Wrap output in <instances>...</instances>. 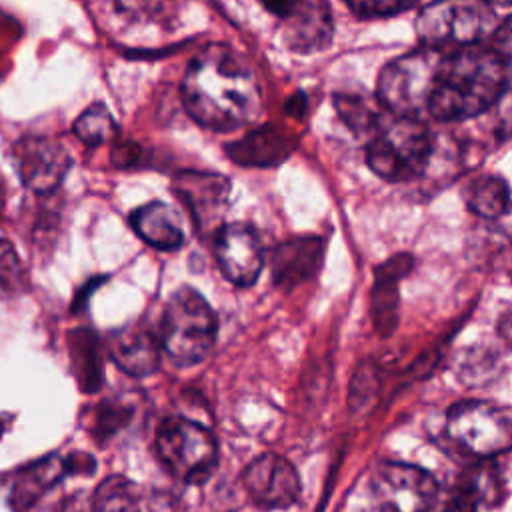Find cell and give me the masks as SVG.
Segmentation results:
<instances>
[{"label": "cell", "mask_w": 512, "mask_h": 512, "mask_svg": "<svg viewBox=\"0 0 512 512\" xmlns=\"http://www.w3.org/2000/svg\"><path fill=\"white\" fill-rule=\"evenodd\" d=\"M506 82V58L492 46H420L382 68L378 90L398 116L456 122L492 108L504 96Z\"/></svg>", "instance_id": "cell-1"}, {"label": "cell", "mask_w": 512, "mask_h": 512, "mask_svg": "<svg viewBox=\"0 0 512 512\" xmlns=\"http://www.w3.org/2000/svg\"><path fill=\"white\" fill-rule=\"evenodd\" d=\"M186 112L204 128L228 132L254 122L262 108L252 68L226 46L198 52L182 78Z\"/></svg>", "instance_id": "cell-2"}, {"label": "cell", "mask_w": 512, "mask_h": 512, "mask_svg": "<svg viewBox=\"0 0 512 512\" xmlns=\"http://www.w3.org/2000/svg\"><path fill=\"white\" fill-rule=\"evenodd\" d=\"M500 18L488 0H436L416 18L420 46L454 50L492 42Z\"/></svg>", "instance_id": "cell-3"}, {"label": "cell", "mask_w": 512, "mask_h": 512, "mask_svg": "<svg viewBox=\"0 0 512 512\" xmlns=\"http://www.w3.org/2000/svg\"><path fill=\"white\" fill-rule=\"evenodd\" d=\"M434 138L426 122L412 116H396L376 130L366 146L368 168L386 182L418 178L430 164Z\"/></svg>", "instance_id": "cell-4"}, {"label": "cell", "mask_w": 512, "mask_h": 512, "mask_svg": "<svg viewBox=\"0 0 512 512\" xmlns=\"http://www.w3.org/2000/svg\"><path fill=\"white\" fill-rule=\"evenodd\" d=\"M216 316L208 300L194 288H178L164 310L162 346L178 364L200 362L214 346Z\"/></svg>", "instance_id": "cell-5"}, {"label": "cell", "mask_w": 512, "mask_h": 512, "mask_svg": "<svg viewBox=\"0 0 512 512\" xmlns=\"http://www.w3.org/2000/svg\"><path fill=\"white\" fill-rule=\"evenodd\" d=\"M446 432L472 456H498L512 450V408L490 400H462L448 410Z\"/></svg>", "instance_id": "cell-6"}, {"label": "cell", "mask_w": 512, "mask_h": 512, "mask_svg": "<svg viewBox=\"0 0 512 512\" xmlns=\"http://www.w3.org/2000/svg\"><path fill=\"white\" fill-rule=\"evenodd\" d=\"M154 446L164 466L176 478L190 484L204 482L218 462V448L212 432L182 416L166 418L158 426Z\"/></svg>", "instance_id": "cell-7"}, {"label": "cell", "mask_w": 512, "mask_h": 512, "mask_svg": "<svg viewBox=\"0 0 512 512\" xmlns=\"http://www.w3.org/2000/svg\"><path fill=\"white\" fill-rule=\"evenodd\" d=\"M372 490L390 512H430L438 498L436 478L406 462H382L372 474Z\"/></svg>", "instance_id": "cell-8"}, {"label": "cell", "mask_w": 512, "mask_h": 512, "mask_svg": "<svg viewBox=\"0 0 512 512\" xmlns=\"http://www.w3.org/2000/svg\"><path fill=\"white\" fill-rule=\"evenodd\" d=\"M12 156L22 184L36 194L54 192L72 166L68 150L48 136L20 138Z\"/></svg>", "instance_id": "cell-9"}, {"label": "cell", "mask_w": 512, "mask_h": 512, "mask_svg": "<svg viewBox=\"0 0 512 512\" xmlns=\"http://www.w3.org/2000/svg\"><path fill=\"white\" fill-rule=\"evenodd\" d=\"M174 194L188 208L198 230H218L228 208L230 180L214 172L184 170L172 180Z\"/></svg>", "instance_id": "cell-10"}, {"label": "cell", "mask_w": 512, "mask_h": 512, "mask_svg": "<svg viewBox=\"0 0 512 512\" xmlns=\"http://www.w3.org/2000/svg\"><path fill=\"white\" fill-rule=\"evenodd\" d=\"M242 482L250 500L266 510L288 508L300 496L296 468L286 458L270 452L260 454L246 466Z\"/></svg>", "instance_id": "cell-11"}, {"label": "cell", "mask_w": 512, "mask_h": 512, "mask_svg": "<svg viewBox=\"0 0 512 512\" xmlns=\"http://www.w3.org/2000/svg\"><path fill=\"white\" fill-rule=\"evenodd\" d=\"M214 256L222 274L236 286L254 284L264 266L260 238L248 224H222L216 230Z\"/></svg>", "instance_id": "cell-12"}, {"label": "cell", "mask_w": 512, "mask_h": 512, "mask_svg": "<svg viewBox=\"0 0 512 512\" xmlns=\"http://www.w3.org/2000/svg\"><path fill=\"white\" fill-rule=\"evenodd\" d=\"M334 32L332 12L326 0H302L300 6L284 18L282 40L300 54L324 50Z\"/></svg>", "instance_id": "cell-13"}, {"label": "cell", "mask_w": 512, "mask_h": 512, "mask_svg": "<svg viewBox=\"0 0 512 512\" xmlns=\"http://www.w3.org/2000/svg\"><path fill=\"white\" fill-rule=\"evenodd\" d=\"M324 240L320 236H298L282 242L272 252V278L276 286L294 288L310 280L322 266Z\"/></svg>", "instance_id": "cell-14"}, {"label": "cell", "mask_w": 512, "mask_h": 512, "mask_svg": "<svg viewBox=\"0 0 512 512\" xmlns=\"http://www.w3.org/2000/svg\"><path fill=\"white\" fill-rule=\"evenodd\" d=\"M108 354L130 376H148L158 368L160 346L156 336L138 324L118 328L108 338Z\"/></svg>", "instance_id": "cell-15"}, {"label": "cell", "mask_w": 512, "mask_h": 512, "mask_svg": "<svg viewBox=\"0 0 512 512\" xmlns=\"http://www.w3.org/2000/svg\"><path fill=\"white\" fill-rule=\"evenodd\" d=\"M412 266L414 260L410 254H396L376 268L370 312L372 322L382 336H388L398 324V282L412 270Z\"/></svg>", "instance_id": "cell-16"}, {"label": "cell", "mask_w": 512, "mask_h": 512, "mask_svg": "<svg viewBox=\"0 0 512 512\" xmlns=\"http://www.w3.org/2000/svg\"><path fill=\"white\" fill-rule=\"evenodd\" d=\"M68 474H74L72 454L68 458L50 454L42 460H36L24 466L16 474L12 484V492H10L12 508L18 512L32 508L54 484H58Z\"/></svg>", "instance_id": "cell-17"}, {"label": "cell", "mask_w": 512, "mask_h": 512, "mask_svg": "<svg viewBox=\"0 0 512 512\" xmlns=\"http://www.w3.org/2000/svg\"><path fill=\"white\" fill-rule=\"evenodd\" d=\"M134 232L158 250H176L184 242V230L178 214L164 202H148L136 208L130 216Z\"/></svg>", "instance_id": "cell-18"}, {"label": "cell", "mask_w": 512, "mask_h": 512, "mask_svg": "<svg viewBox=\"0 0 512 512\" xmlns=\"http://www.w3.org/2000/svg\"><path fill=\"white\" fill-rule=\"evenodd\" d=\"M294 148V140L280 130L266 126L246 134L242 140L232 142L228 156L244 166H274L282 162Z\"/></svg>", "instance_id": "cell-19"}, {"label": "cell", "mask_w": 512, "mask_h": 512, "mask_svg": "<svg viewBox=\"0 0 512 512\" xmlns=\"http://www.w3.org/2000/svg\"><path fill=\"white\" fill-rule=\"evenodd\" d=\"M464 202L476 216L494 220L510 210V188L500 176L482 174L464 186Z\"/></svg>", "instance_id": "cell-20"}, {"label": "cell", "mask_w": 512, "mask_h": 512, "mask_svg": "<svg viewBox=\"0 0 512 512\" xmlns=\"http://www.w3.org/2000/svg\"><path fill=\"white\" fill-rule=\"evenodd\" d=\"M92 512H156L140 486L124 476L106 478L94 492Z\"/></svg>", "instance_id": "cell-21"}, {"label": "cell", "mask_w": 512, "mask_h": 512, "mask_svg": "<svg viewBox=\"0 0 512 512\" xmlns=\"http://www.w3.org/2000/svg\"><path fill=\"white\" fill-rule=\"evenodd\" d=\"M454 488L474 498L482 508L494 506L500 492V474L492 464H474L460 474Z\"/></svg>", "instance_id": "cell-22"}, {"label": "cell", "mask_w": 512, "mask_h": 512, "mask_svg": "<svg viewBox=\"0 0 512 512\" xmlns=\"http://www.w3.org/2000/svg\"><path fill=\"white\" fill-rule=\"evenodd\" d=\"M72 130L76 138H80L88 146H100L118 134L116 122L104 104H94L86 108L76 118Z\"/></svg>", "instance_id": "cell-23"}, {"label": "cell", "mask_w": 512, "mask_h": 512, "mask_svg": "<svg viewBox=\"0 0 512 512\" xmlns=\"http://www.w3.org/2000/svg\"><path fill=\"white\" fill-rule=\"evenodd\" d=\"M334 106L338 110V116L344 120V124L358 132H374L380 124V114L378 110L364 100L362 96H354V94H336L334 96Z\"/></svg>", "instance_id": "cell-24"}, {"label": "cell", "mask_w": 512, "mask_h": 512, "mask_svg": "<svg viewBox=\"0 0 512 512\" xmlns=\"http://www.w3.org/2000/svg\"><path fill=\"white\" fill-rule=\"evenodd\" d=\"M418 0H344L358 18H388L416 6Z\"/></svg>", "instance_id": "cell-25"}, {"label": "cell", "mask_w": 512, "mask_h": 512, "mask_svg": "<svg viewBox=\"0 0 512 512\" xmlns=\"http://www.w3.org/2000/svg\"><path fill=\"white\" fill-rule=\"evenodd\" d=\"M22 264L18 260V254L14 246L0 238V288L2 290H14L22 284Z\"/></svg>", "instance_id": "cell-26"}, {"label": "cell", "mask_w": 512, "mask_h": 512, "mask_svg": "<svg viewBox=\"0 0 512 512\" xmlns=\"http://www.w3.org/2000/svg\"><path fill=\"white\" fill-rule=\"evenodd\" d=\"M116 6L134 18H152V14H158L166 6V0H116Z\"/></svg>", "instance_id": "cell-27"}, {"label": "cell", "mask_w": 512, "mask_h": 512, "mask_svg": "<svg viewBox=\"0 0 512 512\" xmlns=\"http://www.w3.org/2000/svg\"><path fill=\"white\" fill-rule=\"evenodd\" d=\"M490 46L506 60L512 56V16L500 22Z\"/></svg>", "instance_id": "cell-28"}, {"label": "cell", "mask_w": 512, "mask_h": 512, "mask_svg": "<svg viewBox=\"0 0 512 512\" xmlns=\"http://www.w3.org/2000/svg\"><path fill=\"white\" fill-rule=\"evenodd\" d=\"M480 510H482V506L474 498H470L468 494L454 488L452 498L442 512H480Z\"/></svg>", "instance_id": "cell-29"}, {"label": "cell", "mask_w": 512, "mask_h": 512, "mask_svg": "<svg viewBox=\"0 0 512 512\" xmlns=\"http://www.w3.org/2000/svg\"><path fill=\"white\" fill-rule=\"evenodd\" d=\"M302 0H260V4L274 16H280L282 20L286 16H290L298 6H300Z\"/></svg>", "instance_id": "cell-30"}, {"label": "cell", "mask_w": 512, "mask_h": 512, "mask_svg": "<svg viewBox=\"0 0 512 512\" xmlns=\"http://www.w3.org/2000/svg\"><path fill=\"white\" fill-rule=\"evenodd\" d=\"M498 332H500V336L512 346V312H508V314H504V316L500 318Z\"/></svg>", "instance_id": "cell-31"}, {"label": "cell", "mask_w": 512, "mask_h": 512, "mask_svg": "<svg viewBox=\"0 0 512 512\" xmlns=\"http://www.w3.org/2000/svg\"><path fill=\"white\" fill-rule=\"evenodd\" d=\"M304 110H306V100H304V96L302 94H298V96H294L290 102H288V112L290 114H298V116H302L304 114Z\"/></svg>", "instance_id": "cell-32"}, {"label": "cell", "mask_w": 512, "mask_h": 512, "mask_svg": "<svg viewBox=\"0 0 512 512\" xmlns=\"http://www.w3.org/2000/svg\"><path fill=\"white\" fill-rule=\"evenodd\" d=\"M4 206V180H2V174H0V210Z\"/></svg>", "instance_id": "cell-33"}, {"label": "cell", "mask_w": 512, "mask_h": 512, "mask_svg": "<svg viewBox=\"0 0 512 512\" xmlns=\"http://www.w3.org/2000/svg\"><path fill=\"white\" fill-rule=\"evenodd\" d=\"M490 4H500V6H512V0H488Z\"/></svg>", "instance_id": "cell-34"}, {"label": "cell", "mask_w": 512, "mask_h": 512, "mask_svg": "<svg viewBox=\"0 0 512 512\" xmlns=\"http://www.w3.org/2000/svg\"><path fill=\"white\" fill-rule=\"evenodd\" d=\"M368 512H390V510H388V508H384V506H380V504H378V508H376V510H368Z\"/></svg>", "instance_id": "cell-35"}]
</instances>
